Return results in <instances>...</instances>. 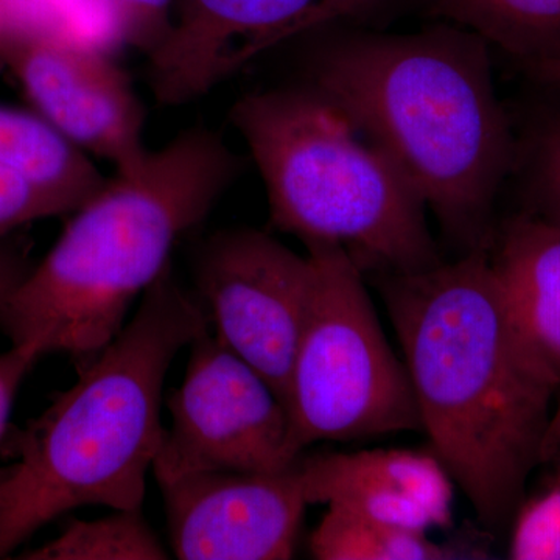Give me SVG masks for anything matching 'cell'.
I'll return each mask as SVG.
<instances>
[{
    "label": "cell",
    "mask_w": 560,
    "mask_h": 560,
    "mask_svg": "<svg viewBox=\"0 0 560 560\" xmlns=\"http://www.w3.org/2000/svg\"><path fill=\"white\" fill-rule=\"evenodd\" d=\"M430 451L488 529L528 488L558 389L522 349L489 249L377 275Z\"/></svg>",
    "instance_id": "cell-1"
},
{
    "label": "cell",
    "mask_w": 560,
    "mask_h": 560,
    "mask_svg": "<svg viewBox=\"0 0 560 560\" xmlns=\"http://www.w3.org/2000/svg\"><path fill=\"white\" fill-rule=\"evenodd\" d=\"M311 77L308 88L393 162L464 253L490 249L517 145L485 39L451 22L407 35L353 32L320 47Z\"/></svg>",
    "instance_id": "cell-2"
},
{
    "label": "cell",
    "mask_w": 560,
    "mask_h": 560,
    "mask_svg": "<svg viewBox=\"0 0 560 560\" xmlns=\"http://www.w3.org/2000/svg\"><path fill=\"white\" fill-rule=\"evenodd\" d=\"M209 324L168 265L135 318L77 370L79 381L24 429L9 431L2 451L14 463L0 475V559L80 508L142 510L164 433L165 377Z\"/></svg>",
    "instance_id": "cell-3"
},
{
    "label": "cell",
    "mask_w": 560,
    "mask_h": 560,
    "mask_svg": "<svg viewBox=\"0 0 560 560\" xmlns=\"http://www.w3.org/2000/svg\"><path fill=\"white\" fill-rule=\"evenodd\" d=\"M243 171V160L206 125L150 151L138 171L116 173L72 217L47 256L0 307L13 345L65 353L77 370L125 326L132 302L171 265Z\"/></svg>",
    "instance_id": "cell-4"
},
{
    "label": "cell",
    "mask_w": 560,
    "mask_h": 560,
    "mask_svg": "<svg viewBox=\"0 0 560 560\" xmlns=\"http://www.w3.org/2000/svg\"><path fill=\"white\" fill-rule=\"evenodd\" d=\"M264 179L276 230L341 246L361 271L440 264L425 205L407 179L312 88L250 92L231 109Z\"/></svg>",
    "instance_id": "cell-5"
},
{
    "label": "cell",
    "mask_w": 560,
    "mask_h": 560,
    "mask_svg": "<svg viewBox=\"0 0 560 560\" xmlns=\"http://www.w3.org/2000/svg\"><path fill=\"white\" fill-rule=\"evenodd\" d=\"M305 248L313 289L287 390L298 451L422 430L410 375L383 334L363 271L334 243Z\"/></svg>",
    "instance_id": "cell-6"
},
{
    "label": "cell",
    "mask_w": 560,
    "mask_h": 560,
    "mask_svg": "<svg viewBox=\"0 0 560 560\" xmlns=\"http://www.w3.org/2000/svg\"><path fill=\"white\" fill-rule=\"evenodd\" d=\"M167 408L171 427L153 464L158 482L200 471L279 474L304 455L294 445L285 401L209 330L191 341Z\"/></svg>",
    "instance_id": "cell-7"
},
{
    "label": "cell",
    "mask_w": 560,
    "mask_h": 560,
    "mask_svg": "<svg viewBox=\"0 0 560 560\" xmlns=\"http://www.w3.org/2000/svg\"><path fill=\"white\" fill-rule=\"evenodd\" d=\"M0 58L39 116L116 173L138 171L145 114L130 77L65 21L14 11L0 36Z\"/></svg>",
    "instance_id": "cell-8"
},
{
    "label": "cell",
    "mask_w": 560,
    "mask_h": 560,
    "mask_svg": "<svg viewBox=\"0 0 560 560\" xmlns=\"http://www.w3.org/2000/svg\"><path fill=\"white\" fill-rule=\"evenodd\" d=\"M198 300L217 338L260 372L287 405L313 289L311 257L250 228L215 232L194 260Z\"/></svg>",
    "instance_id": "cell-9"
},
{
    "label": "cell",
    "mask_w": 560,
    "mask_h": 560,
    "mask_svg": "<svg viewBox=\"0 0 560 560\" xmlns=\"http://www.w3.org/2000/svg\"><path fill=\"white\" fill-rule=\"evenodd\" d=\"M400 0H175L164 43L149 55L158 103L205 97L260 54L316 28L382 16Z\"/></svg>",
    "instance_id": "cell-10"
},
{
    "label": "cell",
    "mask_w": 560,
    "mask_h": 560,
    "mask_svg": "<svg viewBox=\"0 0 560 560\" xmlns=\"http://www.w3.org/2000/svg\"><path fill=\"white\" fill-rule=\"evenodd\" d=\"M158 485L176 558H293L308 506L298 463L279 474L200 471Z\"/></svg>",
    "instance_id": "cell-11"
},
{
    "label": "cell",
    "mask_w": 560,
    "mask_h": 560,
    "mask_svg": "<svg viewBox=\"0 0 560 560\" xmlns=\"http://www.w3.org/2000/svg\"><path fill=\"white\" fill-rule=\"evenodd\" d=\"M298 474L307 504L423 533L453 525L455 481L431 451L302 455Z\"/></svg>",
    "instance_id": "cell-12"
},
{
    "label": "cell",
    "mask_w": 560,
    "mask_h": 560,
    "mask_svg": "<svg viewBox=\"0 0 560 560\" xmlns=\"http://www.w3.org/2000/svg\"><path fill=\"white\" fill-rule=\"evenodd\" d=\"M493 241L490 261L518 342L541 377L559 390L560 228L522 213Z\"/></svg>",
    "instance_id": "cell-13"
},
{
    "label": "cell",
    "mask_w": 560,
    "mask_h": 560,
    "mask_svg": "<svg viewBox=\"0 0 560 560\" xmlns=\"http://www.w3.org/2000/svg\"><path fill=\"white\" fill-rule=\"evenodd\" d=\"M0 165L72 213L105 186L90 154L39 114L0 105Z\"/></svg>",
    "instance_id": "cell-14"
},
{
    "label": "cell",
    "mask_w": 560,
    "mask_h": 560,
    "mask_svg": "<svg viewBox=\"0 0 560 560\" xmlns=\"http://www.w3.org/2000/svg\"><path fill=\"white\" fill-rule=\"evenodd\" d=\"M318 560L485 559L488 552L469 541H434L429 533L327 510L311 536Z\"/></svg>",
    "instance_id": "cell-15"
},
{
    "label": "cell",
    "mask_w": 560,
    "mask_h": 560,
    "mask_svg": "<svg viewBox=\"0 0 560 560\" xmlns=\"http://www.w3.org/2000/svg\"><path fill=\"white\" fill-rule=\"evenodd\" d=\"M434 16L506 51L521 65L560 46V0H427Z\"/></svg>",
    "instance_id": "cell-16"
},
{
    "label": "cell",
    "mask_w": 560,
    "mask_h": 560,
    "mask_svg": "<svg viewBox=\"0 0 560 560\" xmlns=\"http://www.w3.org/2000/svg\"><path fill=\"white\" fill-rule=\"evenodd\" d=\"M533 471L537 481L512 517L510 558L560 560V389Z\"/></svg>",
    "instance_id": "cell-17"
},
{
    "label": "cell",
    "mask_w": 560,
    "mask_h": 560,
    "mask_svg": "<svg viewBox=\"0 0 560 560\" xmlns=\"http://www.w3.org/2000/svg\"><path fill=\"white\" fill-rule=\"evenodd\" d=\"M32 560H164L168 552L140 510H113L97 521L73 518L57 539L22 552Z\"/></svg>",
    "instance_id": "cell-18"
},
{
    "label": "cell",
    "mask_w": 560,
    "mask_h": 560,
    "mask_svg": "<svg viewBox=\"0 0 560 560\" xmlns=\"http://www.w3.org/2000/svg\"><path fill=\"white\" fill-rule=\"evenodd\" d=\"M525 165L529 213L560 228V110L545 117L534 128Z\"/></svg>",
    "instance_id": "cell-19"
},
{
    "label": "cell",
    "mask_w": 560,
    "mask_h": 560,
    "mask_svg": "<svg viewBox=\"0 0 560 560\" xmlns=\"http://www.w3.org/2000/svg\"><path fill=\"white\" fill-rule=\"evenodd\" d=\"M109 11L114 32L124 43L147 57L167 38L175 0H102Z\"/></svg>",
    "instance_id": "cell-20"
},
{
    "label": "cell",
    "mask_w": 560,
    "mask_h": 560,
    "mask_svg": "<svg viewBox=\"0 0 560 560\" xmlns=\"http://www.w3.org/2000/svg\"><path fill=\"white\" fill-rule=\"evenodd\" d=\"M57 215L65 210L54 198L0 165V241L24 224Z\"/></svg>",
    "instance_id": "cell-21"
},
{
    "label": "cell",
    "mask_w": 560,
    "mask_h": 560,
    "mask_svg": "<svg viewBox=\"0 0 560 560\" xmlns=\"http://www.w3.org/2000/svg\"><path fill=\"white\" fill-rule=\"evenodd\" d=\"M40 357H44L43 350L33 342L13 345L0 353V452L9 436L10 416L18 390ZM2 471L3 467H0V475Z\"/></svg>",
    "instance_id": "cell-22"
},
{
    "label": "cell",
    "mask_w": 560,
    "mask_h": 560,
    "mask_svg": "<svg viewBox=\"0 0 560 560\" xmlns=\"http://www.w3.org/2000/svg\"><path fill=\"white\" fill-rule=\"evenodd\" d=\"M32 268L20 248L0 241V307L10 300Z\"/></svg>",
    "instance_id": "cell-23"
},
{
    "label": "cell",
    "mask_w": 560,
    "mask_h": 560,
    "mask_svg": "<svg viewBox=\"0 0 560 560\" xmlns=\"http://www.w3.org/2000/svg\"><path fill=\"white\" fill-rule=\"evenodd\" d=\"M521 66L530 79L560 90V46L533 60L523 61Z\"/></svg>",
    "instance_id": "cell-24"
},
{
    "label": "cell",
    "mask_w": 560,
    "mask_h": 560,
    "mask_svg": "<svg viewBox=\"0 0 560 560\" xmlns=\"http://www.w3.org/2000/svg\"><path fill=\"white\" fill-rule=\"evenodd\" d=\"M16 7L11 3V0H0V36L5 32L7 25L10 24Z\"/></svg>",
    "instance_id": "cell-25"
}]
</instances>
